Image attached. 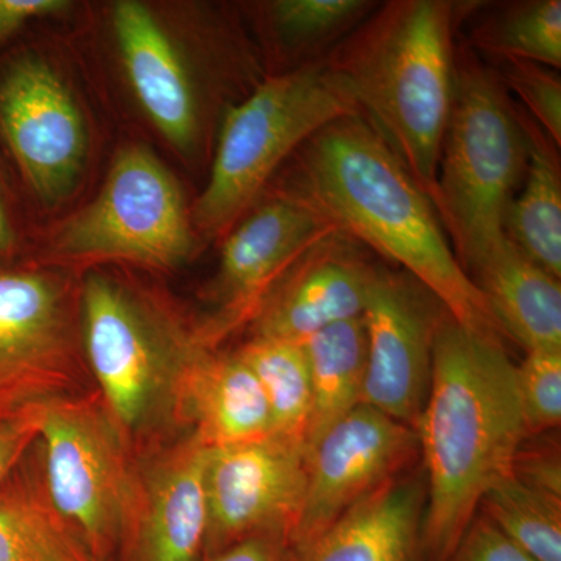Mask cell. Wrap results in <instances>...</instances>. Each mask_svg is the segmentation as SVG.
<instances>
[{"label":"cell","mask_w":561,"mask_h":561,"mask_svg":"<svg viewBox=\"0 0 561 561\" xmlns=\"http://www.w3.org/2000/svg\"><path fill=\"white\" fill-rule=\"evenodd\" d=\"M298 153L286 192L327 217L339 232L397 262L478 334L502 335L485 298L457 261L426 192L360 116L342 117Z\"/></svg>","instance_id":"6da1fadb"},{"label":"cell","mask_w":561,"mask_h":561,"mask_svg":"<svg viewBox=\"0 0 561 561\" xmlns=\"http://www.w3.org/2000/svg\"><path fill=\"white\" fill-rule=\"evenodd\" d=\"M415 432L427 478L424 557L448 561L483 496L513 474L527 438L516 365L500 337L465 330L451 316L442 321Z\"/></svg>","instance_id":"7a4b0ae2"},{"label":"cell","mask_w":561,"mask_h":561,"mask_svg":"<svg viewBox=\"0 0 561 561\" xmlns=\"http://www.w3.org/2000/svg\"><path fill=\"white\" fill-rule=\"evenodd\" d=\"M81 345L92 383L136 459L175 440L187 373L214 350L171 297L116 265L81 273Z\"/></svg>","instance_id":"3957f363"},{"label":"cell","mask_w":561,"mask_h":561,"mask_svg":"<svg viewBox=\"0 0 561 561\" xmlns=\"http://www.w3.org/2000/svg\"><path fill=\"white\" fill-rule=\"evenodd\" d=\"M459 3H386L330 58L362 119L378 133L434 197L443 136L451 111Z\"/></svg>","instance_id":"277c9868"},{"label":"cell","mask_w":561,"mask_h":561,"mask_svg":"<svg viewBox=\"0 0 561 561\" xmlns=\"http://www.w3.org/2000/svg\"><path fill=\"white\" fill-rule=\"evenodd\" d=\"M529 162V138L505 84L463 58L456 68L432 205L465 272L500 245L505 214Z\"/></svg>","instance_id":"5b68a950"},{"label":"cell","mask_w":561,"mask_h":561,"mask_svg":"<svg viewBox=\"0 0 561 561\" xmlns=\"http://www.w3.org/2000/svg\"><path fill=\"white\" fill-rule=\"evenodd\" d=\"M359 116L330 61L276 73L221 122L208 183L191 208L203 238H225L261 197L280 164L342 117Z\"/></svg>","instance_id":"8992f818"},{"label":"cell","mask_w":561,"mask_h":561,"mask_svg":"<svg viewBox=\"0 0 561 561\" xmlns=\"http://www.w3.org/2000/svg\"><path fill=\"white\" fill-rule=\"evenodd\" d=\"M183 191L146 146L128 144L87 205L32 241L27 260L83 273L116 265L172 272L197 250Z\"/></svg>","instance_id":"52a82bcc"},{"label":"cell","mask_w":561,"mask_h":561,"mask_svg":"<svg viewBox=\"0 0 561 561\" xmlns=\"http://www.w3.org/2000/svg\"><path fill=\"white\" fill-rule=\"evenodd\" d=\"M36 460L47 497L98 561L119 559L136 501L138 459L98 390L36 408Z\"/></svg>","instance_id":"ba28073f"},{"label":"cell","mask_w":561,"mask_h":561,"mask_svg":"<svg viewBox=\"0 0 561 561\" xmlns=\"http://www.w3.org/2000/svg\"><path fill=\"white\" fill-rule=\"evenodd\" d=\"M91 151L87 110L49 51L21 39L0 51V153L27 210L72 201Z\"/></svg>","instance_id":"9c48e42d"},{"label":"cell","mask_w":561,"mask_h":561,"mask_svg":"<svg viewBox=\"0 0 561 561\" xmlns=\"http://www.w3.org/2000/svg\"><path fill=\"white\" fill-rule=\"evenodd\" d=\"M81 273L25 260L0 271V421L95 390L80 323Z\"/></svg>","instance_id":"30bf717a"},{"label":"cell","mask_w":561,"mask_h":561,"mask_svg":"<svg viewBox=\"0 0 561 561\" xmlns=\"http://www.w3.org/2000/svg\"><path fill=\"white\" fill-rule=\"evenodd\" d=\"M306 479L308 451L279 435L208 448L205 559L256 535L280 534L289 540L305 501Z\"/></svg>","instance_id":"8fae6325"},{"label":"cell","mask_w":561,"mask_h":561,"mask_svg":"<svg viewBox=\"0 0 561 561\" xmlns=\"http://www.w3.org/2000/svg\"><path fill=\"white\" fill-rule=\"evenodd\" d=\"M334 232L327 217L289 192L254 205L225 236L209 295L217 312L202 321L208 341L216 346L243 321L254 320L280 278Z\"/></svg>","instance_id":"7c38bea8"},{"label":"cell","mask_w":561,"mask_h":561,"mask_svg":"<svg viewBox=\"0 0 561 561\" xmlns=\"http://www.w3.org/2000/svg\"><path fill=\"white\" fill-rule=\"evenodd\" d=\"M448 316L408 273L376 268L362 316L367 332L362 404L415 430L430 390L435 335Z\"/></svg>","instance_id":"4fadbf2b"},{"label":"cell","mask_w":561,"mask_h":561,"mask_svg":"<svg viewBox=\"0 0 561 561\" xmlns=\"http://www.w3.org/2000/svg\"><path fill=\"white\" fill-rule=\"evenodd\" d=\"M416 449L419 438L411 426L370 405H357L308 451L305 501L287 548L313 540L357 502L400 476Z\"/></svg>","instance_id":"5bb4252c"},{"label":"cell","mask_w":561,"mask_h":561,"mask_svg":"<svg viewBox=\"0 0 561 561\" xmlns=\"http://www.w3.org/2000/svg\"><path fill=\"white\" fill-rule=\"evenodd\" d=\"M208 448L191 434L138 459L139 489L121 561H203Z\"/></svg>","instance_id":"9a60e30c"},{"label":"cell","mask_w":561,"mask_h":561,"mask_svg":"<svg viewBox=\"0 0 561 561\" xmlns=\"http://www.w3.org/2000/svg\"><path fill=\"white\" fill-rule=\"evenodd\" d=\"M111 28L140 110L169 146L190 153L201 136L202 103L186 55L146 3H114Z\"/></svg>","instance_id":"2e32d148"},{"label":"cell","mask_w":561,"mask_h":561,"mask_svg":"<svg viewBox=\"0 0 561 561\" xmlns=\"http://www.w3.org/2000/svg\"><path fill=\"white\" fill-rule=\"evenodd\" d=\"M353 243L334 232L309 250L262 302L254 335L302 345L332 324L364 316L376 267Z\"/></svg>","instance_id":"e0dca14e"},{"label":"cell","mask_w":561,"mask_h":561,"mask_svg":"<svg viewBox=\"0 0 561 561\" xmlns=\"http://www.w3.org/2000/svg\"><path fill=\"white\" fill-rule=\"evenodd\" d=\"M424 507L426 483L401 472L283 561H426Z\"/></svg>","instance_id":"ac0fdd59"},{"label":"cell","mask_w":561,"mask_h":561,"mask_svg":"<svg viewBox=\"0 0 561 561\" xmlns=\"http://www.w3.org/2000/svg\"><path fill=\"white\" fill-rule=\"evenodd\" d=\"M180 430L205 448H225L275 435L267 398L239 354L205 351L187 373L179 405Z\"/></svg>","instance_id":"d6986e66"},{"label":"cell","mask_w":561,"mask_h":561,"mask_svg":"<svg viewBox=\"0 0 561 561\" xmlns=\"http://www.w3.org/2000/svg\"><path fill=\"white\" fill-rule=\"evenodd\" d=\"M468 276L481 291L502 334L526 351L561 348V286L507 238Z\"/></svg>","instance_id":"ffe728a7"},{"label":"cell","mask_w":561,"mask_h":561,"mask_svg":"<svg viewBox=\"0 0 561 561\" xmlns=\"http://www.w3.org/2000/svg\"><path fill=\"white\" fill-rule=\"evenodd\" d=\"M0 561H98L47 497L33 446L0 485Z\"/></svg>","instance_id":"44dd1931"},{"label":"cell","mask_w":561,"mask_h":561,"mask_svg":"<svg viewBox=\"0 0 561 561\" xmlns=\"http://www.w3.org/2000/svg\"><path fill=\"white\" fill-rule=\"evenodd\" d=\"M529 162L523 190L505 214L504 232L542 271L561 278V176L559 158L535 122L523 114Z\"/></svg>","instance_id":"7402d4cb"},{"label":"cell","mask_w":561,"mask_h":561,"mask_svg":"<svg viewBox=\"0 0 561 561\" xmlns=\"http://www.w3.org/2000/svg\"><path fill=\"white\" fill-rule=\"evenodd\" d=\"M311 375L312 409L306 451L362 404L367 371L364 319L332 324L302 343Z\"/></svg>","instance_id":"603a6c76"},{"label":"cell","mask_w":561,"mask_h":561,"mask_svg":"<svg viewBox=\"0 0 561 561\" xmlns=\"http://www.w3.org/2000/svg\"><path fill=\"white\" fill-rule=\"evenodd\" d=\"M236 353L249 365L264 390L275 435L306 448L312 391L305 346L253 335Z\"/></svg>","instance_id":"cb8c5ba5"},{"label":"cell","mask_w":561,"mask_h":561,"mask_svg":"<svg viewBox=\"0 0 561 561\" xmlns=\"http://www.w3.org/2000/svg\"><path fill=\"white\" fill-rule=\"evenodd\" d=\"M472 43L500 60L560 69L561 2L527 0L501 7L476 25Z\"/></svg>","instance_id":"d4e9b609"},{"label":"cell","mask_w":561,"mask_h":561,"mask_svg":"<svg viewBox=\"0 0 561 561\" xmlns=\"http://www.w3.org/2000/svg\"><path fill=\"white\" fill-rule=\"evenodd\" d=\"M482 515L535 561H561V501L530 489L515 476L493 486Z\"/></svg>","instance_id":"484cf974"},{"label":"cell","mask_w":561,"mask_h":561,"mask_svg":"<svg viewBox=\"0 0 561 561\" xmlns=\"http://www.w3.org/2000/svg\"><path fill=\"white\" fill-rule=\"evenodd\" d=\"M373 5L367 0H275L265 3L264 20L276 46L290 55H309L359 27Z\"/></svg>","instance_id":"4316f807"},{"label":"cell","mask_w":561,"mask_h":561,"mask_svg":"<svg viewBox=\"0 0 561 561\" xmlns=\"http://www.w3.org/2000/svg\"><path fill=\"white\" fill-rule=\"evenodd\" d=\"M516 386L527 437L559 427L561 421V348L527 351L516 365Z\"/></svg>","instance_id":"83f0119b"},{"label":"cell","mask_w":561,"mask_h":561,"mask_svg":"<svg viewBox=\"0 0 561 561\" xmlns=\"http://www.w3.org/2000/svg\"><path fill=\"white\" fill-rule=\"evenodd\" d=\"M502 83L519 99L535 117V124L556 144H561V83L556 69L529 61L501 60Z\"/></svg>","instance_id":"f1b7e54d"},{"label":"cell","mask_w":561,"mask_h":561,"mask_svg":"<svg viewBox=\"0 0 561 561\" xmlns=\"http://www.w3.org/2000/svg\"><path fill=\"white\" fill-rule=\"evenodd\" d=\"M31 243L27 206L0 153V271L27 260Z\"/></svg>","instance_id":"f546056e"},{"label":"cell","mask_w":561,"mask_h":561,"mask_svg":"<svg viewBox=\"0 0 561 561\" xmlns=\"http://www.w3.org/2000/svg\"><path fill=\"white\" fill-rule=\"evenodd\" d=\"M448 561H535L486 519L481 512L457 545Z\"/></svg>","instance_id":"4dcf8cb0"},{"label":"cell","mask_w":561,"mask_h":561,"mask_svg":"<svg viewBox=\"0 0 561 561\" xmlns=\"http://www.w3.org/2000/svg\"><path fill=\"white\" fill-rule=\"evenodd\" d=\"M70 9L68 0H0V51L16 43L33 22L61 16Z\"/></svg>","instance_id":"1f68e13d"},{"label":"cell","mask_w":561,"mask_h":561,"mask_svg":"<svg viewBox=\"0 0 561 561\" xmlns=\"http://www.w3.org/2000/svg\"><path fill=\"white\" fill-rule=\"evenodd\" d=\"M38 437L36 408L14 419L0 421V485L31 451Z\"/></svg>","instance_id":"d6a6232c"},{"label":"cell","mask_w":561,"mask_h":561,"mask_svg":"<svg viewBox=\"0 0 561 561\" xmlns=\"http://www.w3.org/2000/svg\"><path fill=\"white\" fill-rule=\"evenodd\" d=\"M513 476L530 489L561 501L560 457L556 453H523L513 465Z\"/></svg>","instance_id":"836d02e7"},{"label":"cell","mask_w":561,"mask_h":561,"mask_svg":"<svg viewBox=\"0 0 561 561\" xmlns=\"http://www.w3.org/2000/svg\"><path fill=\"white\" fill-rule=\"evenodd\" d=\"M286 549L287 540L284 535H256L206 557L203 561H283Z\"/></svg>","instance_id":"e575fe53"}]
</instances>
